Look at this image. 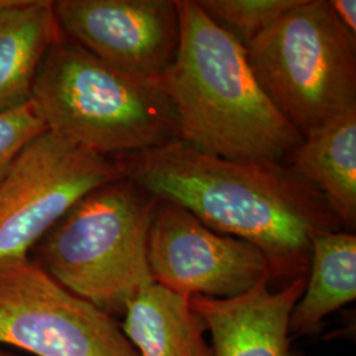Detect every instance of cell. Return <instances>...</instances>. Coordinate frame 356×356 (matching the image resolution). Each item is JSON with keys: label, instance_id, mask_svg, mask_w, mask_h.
Masks as SVG:
<instances>
[{"label": "cell", "instance_id": "7", "mask_svg": "<svg viewBox=\"0 0 356 356\" xmlns=\"http://www.w3.org/2000/svg\"><path fill=\"white\" fill-rule=\"evenodd\" d=\"M0 344L33 356H139L114 316L31 256L0 263Z\"/></svg>", "mask_w": 356, "mask_h": 356}, {"label": "cell", "instance_id": "11", "mask_svg": "<svg viewBox=\"0 0 356 356\" xmlns=\"http://www.w3.org/2000/svg\"><path fill=\"white\" fill-rule=\"evenodd\" d=\"M63 36L49 0H10L0 8V111L29 102L40 66Z\"/></svg>", "mask_w": 356, "mask_h": 356}, {"label": "cell", "instance_id": "17", "mask_svg": "<svg viewBox=\"0 0 356 356\" xmlns=\"http://www.w3.org/2000/svg\"><path fill=\"white\" fill-rule=\"evenodd\" d=\"M330 6L342 26L356 36L355 0H331Z\"/></svg>", "mask_w": 356, "mask_h": 356}, {"label": "cell", "instance_id": "18", "mask_svg": "<svg viewBox=\"0 0 356 356\" xmlns=\"http://www.w3.org/2000/svg\"><path fill=\"white\" fill-rule=\"evenodd\" d=\"M8 1H10V0H0V8L4 7L6 4H8Z\"/></svg>", "mask_w": 356, "mask_h": 356}, {"label": "cell", "instance_id": "8", "mask_svg": "<svg viewBox=\"0 0 356 356\" xmlns=\"http://www.w3.org/2000/svg\"><path fill=\"white\" fill-rule=\"evenodd\" d=\"M148 264L153 282L189 297L234 298L272 279L256 245L219 234L164 200L153 209Z\"/></svg>", "mask_w": 356, "mask_h": 356}, {"label": "cell", "instance_id": "16", "mask_svg": "<svg viewBox=\"0 0 356 356\" xmlns=\"http://www.w3.org/2000/svg\"><path fill=\"white\" fill-rule=\"evenodd\" d=\"M47 131V124L32 99L0 111V179L17 154Z\"/></svg>", "mask_w": 356, "mask_h": 356}, {"label": "cell", "instance_id": "3", "mask_svg": "<svg viewBox=\"0 0 356 356\" xmlns=\"http://www.w3.org/2000/svg\"><path fill=\"white\" fill-rule=\"evenodd\" d=\"M31 99L48 131L107 157L178 139L163 90L103 63L64 33L40 66Z\"/></svg>", "mask_w": 356, "mask_h": 356}, {"label": "cell", "instance_id": "2", "mask_svg": "<svg viewBox=\"0 0 356 356\" xmlns=\"http://www.w3.org/2000/svg\"><path fill=\"white\" fill-rule=\"evenodd\" d=\"M176 57L156 81L173 104L178 140L238 163L281 164L302 143L261 89L247 49L195 0H177Z\"/></svg>", "mask_w": 356, "mask_h": 356}, {"label": "cell", "instance_id": "19", "mask_svg": "<svg viewBox=\"0 0 356 356\" xmlns=\"http://www.w3.org/2000/svg\"><path fill=\"white\" fill-rule=\"evenodd\" d=\"M0 356H13L11 354H7V353H3V351H0Z\"/></svg>", "mask_w": 356, "mask_h": 356}, {"label": "cell", "instance_id": "12", "mask_svg": "<svg viewBox=\"0 0 356 356\" xmlns=\"http://www.w3.org/2000/svg\"><path fill=\"white\" fill-rule=\"evenodd\" d=\"M191 297L156 282L128 302L120 323L139 356H214Z\"/></svg>", "mask_w": 356, "mask_h": 356}, {"label": "cell", "instance_id": "13", "mask_svg": "<svg viewBox=\"0 0 356 356\" xmlns=\"http://www.w3.org/2000/svg\"><path fill=\"white\" fill-rule=\"evenodd\" d=\"M292 169L313 185L331 213L350 229L356 223V108L335 118L293 151Z\"/></svg>", "mask_w": 356, "mask_h": 356}, {"label": "cell", "instance_id": "15", "mask_svg": "<svg viewBox=\"0 0 356 356\" xmlns=\"http://www.w3.org/2000/svg\"><path fill=\"white\" fill-rule=\"evenodd\" d=\"M297 0H200L198 4L216 24L247 47L272 26Z\"/></svg>", "mask_w": 356, "mask_h": 356}, {"label": "cell", "instance_id": "5", "mask_svg": "<svg viewBox=\"0 0 356 356\" xmlns=\"http://www.w3.org/2000/svg\"><path fill=\"white\" fill-rule=\"evenodd\" d=\"M261 89L305 139L356 108V38L327 0H297L247 47Z\"/></svg>", "mask_w": 356, "mask_h": 356}, {"label": "cell", "instance_id": "6", "mask_svg": "<svg viewBox=\"0 0 356 356\" xmlns=\"http://www.w3.org/2000/svg\"><path fill=\"white\" fill-rule=\"evenodd\" d=\"M124 177L116 160L44 132L0 179V263L29 251L83 197Z\"/></svg>", "mask_w": 356, "mask_h": 356}, {"label": "cell", "instance_id": "9", "mask_svg": "<svg viewBox=\"0 0 356 356\" xmlns=\"http://www.w3.org/2000/svg\"><path fill=\"white\" fill-rule=\"evenodd\" d=\"M60 28L119 72L156 83L179 41L177 0H60Z\"/></svg>", "mask_w": 356, "mask_h": 356}, {"label": "cell", "instance_id": "4", "mask_svg": "<svg viewBox=\"0 0 356 356\" xmlns=\"http://www.w3.org/2000/svg\"><path fill=\"white\" fill-rule=\"evenodd\" d=\"M157 198L127 177L89 193L40 241L38 261L110 316L152 285L148 234Z\"/></svg>", "mask_w": 356, "mask_h": 356}, {"label": "cell", "instance_id": "1", "mask_svg": "<svg viewBox=\"0 0 356 356\" xmlns=\"http://www.w3.org/2000/svg\"><path fill=\"white\" fill-rule=\"evenodd\" d=\"M116 161L124 177L157 200L256 245L268 259L272 279L286 284L307 275L313 232L341 225L321 193L281 164L238 163L178 139Z\"/></svg>", "mask_w": 356, "mask_h": 356}, {"label": "cell", "instance_id": "14", "mask_svg": "<svg viewBox=\"0 0 356 356\" xmlns=\"http://www.w3.org/2000/svg\"><path fill=\"white\" fill-rule=\"evenodd\" d=\"M355 297V235L338 229L313 232L305 289L289 319L291 335H312L323 319Z\"/></svg>", "mask_w": 356, "mask_h": 356}, {"label": "cell", "instance_id": "10", "mask_svg": "<svg viewBox=\"0 0 356 356\" xmlns=\"http://www.w3.org/2000/svg\"><path fill=\"white\" fill-rule=\"evenodd\" d=\"M305 284L304 276L272 291L263 281L234 298L191 297V307L210 332L214 356H304L292 347L289 319Z\"/></svg>", "mask_w": 356, "mask_h": 356}]
</instances>
